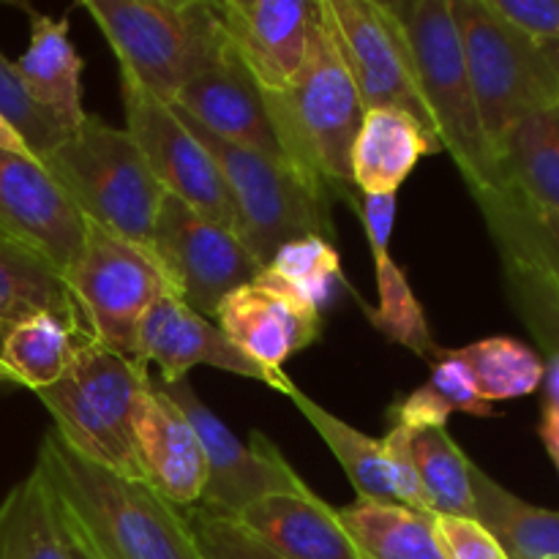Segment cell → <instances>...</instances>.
<instances>
[{"mask_svg":"<svg viewBox=\"0 0 559 559\" xmlns=\"http://www.w3.org/2000/svg\"><path fill=\"white\" fill-rule=\"evenodd\" d=\"M235 519L282 559H360L336 508L311 489L257 500Z\"/></svg>","mask_w":559,"mask_h":559,"instance_id":"cell-21","label":"cell"},{"mask_svg":"<svg viewBox=\"0 0 559 559\" xmlns=\"http://www.w3.org/2000/svg\"><path fill=\"white\" fill-rule=\"evenodd\" d=\"M486 140L500 156L516 126L559 104V76L538 41L489 0H451Z\"/></svg>","mask_w":559,"mask_h":559,"instance_id":"cell-8","label":"cell"},{"mask_svg":"<svg viewBox=\"0 0 559 559\" xmlns=\"http://www.w3.org/2000/svg\"><path fill=\"white\" fill-rule=\"evenodd\" d=\"M41 164L85 222L151 249L156 213L167 191L153 178L129 131L85 115Z\"/></svg>","mask_w":559,"mask_h":559,"instance_id":"cell-5","label":"cell"},{"mask_svg":"<svg viewBox=\"0 0 559 559\" xmlns=\"http://www.w3.org/2000/svg\"><path fill=\"white\" fill-rule=\"evenodd\" d=\"M66 284L98 342L126 358H134L136 331L147 309L173 293L151 249L93 222H85V243Z\"/></svg>","mask_w":559,"mask_h":559,"instance_id":"cell-9","label":"cell"},{"mask_svg":"<svg viewBox=\"0 0 559 559\" xmlns=\"http://www.w3.org/2000/svg\"><path fill=\"white\" fill-rule=\"evenodd\" d=\"M36 467L58 502L63 527L96 559H202L180 508L147 480L126 478L47 431Z\"/></svg>","mask_w":559,"mask_h":559,"instance_id":"cell-1","label":"cell"},{"mask_svg":"<svg viewBox=\"0 0 559 559\" xmlns=\"http://www.w3.org/2000/svg\"><path fill=\"white\" fill-rule=\"evenodd\" d=\"M98 342L80 311H41L0 328V364L33 393L55 385L87 344Z\"/></svg>","mask_w":559,"mask_h":559,"instance_id":"cell-23","label":"cell"},{"mask_svg":"<svg viewBox=\"0 0 559 559\" xmlns=\"http://www.w3.org/2000/svg\"><path fill=\"white\" fill-rule=\"evenodd\" d=\"M0 559H71L58 502L36 464L0 502Z\"/></svg>","mask_w":559,"mask_h":559,"instance_id":"cell-28","label":"cell"},{"mask_svg":"<svg viewBox=\"0 0 559 559\" xmlns=\"http://www.w3.org/2000/svg\"><path fill=\"white\" fill-rule=\"evenodd\" d=\"M473 374L484 402H511L524 399L540 388L546 377L544 360L527 344L511 336H491L453 349Z\"/></svg>","mask_w":559,"mask_h":559,"instance_id":"cell-33","label":"cell"},{"mask_svg":"<svg viewBox=\"0 0 559 559\" xmlns=\"http://www.w3.org/2000/svg\"><path fill=\"white\" fill-rule=\"evenodd\" d=\"M183 516L202 559H282L238 519L218 516L200 506L186 508Z\"/></svg>","mask_w":559,"mask_h":559,"instance_id":"cell-36","label":"cell"},{"mask_svg":"<svg viewBox=\"0 0 559 559\" xmlns=\"http://www.w3.org/2000/svg\"><path fill=\"white\" fill-rule=\"evenodd\" d=\"M0 115L14 126L16 134L27 145V151L41 162L55 145L69 136V131L49 118L31 96H27L25 85H22L20 74L14 69V60L5 58L0 52Z\"/></svg>","mask_w":559,"mask_h":559,"instance_id":"cell-35","label":"cell"},{"mask_svg":"<svg viewBox=\"0 0 559 559\" xmlns=\"http://www.w3.org/2000/svg\"><path fill=\"white\" fill-rule=\"evenodd\" d=\"M475 519L495 535L508 559H559V511L533 506L486 469L469 464Z\"/></svg>","mask_w":559,"mask_h":559,"instance_id":"cell-26","label":"cell"},{"mask_svg":"<svg viewBox=\"0 0 559 559\" xmlns=\"http://www.w3.org/2000/svg\"><path fill=\"white\" fill-rule=\"evenodd\" d=\"M453 413L491 418L495 407L484 402L462 358L453 349H445V355L431 369L429 380L404 399H399L388 415H391L393 424L407 426L413 431H424L431 429V426H445Z\"/></svg>","mask_w":559,"mask_h":559,"instance_id":"cell-31","label":"cell"},{"mask_svg":"<svg viewBox=\"0 0 559 559\" xmlns=\"http://www.w3.org/2000/svg\"><path fill=\"white\" fill-rule=\"evenodd\" d=\"M82 9L107 36L120 71L164 104L227 47L216 3L207 0H82Z\"/></svg>","mask_w":559,"mask_h":559,"instance_id":"cell-4","label":"cell"},{"mask_svg":"<svg viewBox=\"0 0 559 559\" xmlns=\"http://www.w3.org/2000/svg\"><path fill=\"white\" fill-rule=\"evenodd\" d=\"M151 371L102 342L82 349L55 385L36 391L60 440L98 467L142 478L134 448V415Z\"/></svg>","mask_w":559,"mask_h":559,"instance_id":"cell-7","label":"cell"},{"mask_svg":"<svg viewBox=\"0 0 559 559\" xmlns=\"http://www.w3.org/2000/svg\"><path fill=\"white\" fill-rule=\"evenodd\" d=\"M491 9L538 44H559V0H489Z\"/></svg>","mask_w":559,"mask_h":559,"instance_id":"cell-39","label":"cell"},{"mask_svg":"<svg viewBox=\"0 0 559 559\" xmlns=\"http://www.w3.org/2000/svg\"><path fill=\"white\" fill-rule=\"evenodd\" d=\"M546 396H544V418H540V440L546 451H559V353L546 369Z\"/></svg>","mask_w":559,"mask_h":559,"instance_id":"cell-40","label":"cell"},{"mask_svg":"<svg viewBox=\"0 0 559 559\" xmlns=\"http://www.w3.org/2000/svg\"><path fill=\"white\" fill-rule=\"evenodd\" d=\"M213 320L240 353L273 374H278L293 355L311 347L322 331L320 306L267 267L229 293Z\"/></svg>","mask_w":559,"mask_h":559,"instance_id":"cell-14","label":"cell"},{"mask_svg":"<svg viewBox=\"0 0 559 559\" xmlns=\"http://www.w3.org/2000/svg\"><path fill=\"white\" fill-rule=\"evenodd\" d=\"M134 360L147 366H156L162 371V382L186 380L194 366H213L227 374L257 380L262 385L276 388L278 393L287 391L289 380L284 371L262 369L260 364L240 353L233 342L222 333V328L207 317L197 314L194 309L183 304L175 293H164L156 304L142 317L140 331H136Z\"/></svg>","mask_w":559,"mask_h":559,"instance_id":"cell-15","label":"cell"},{"mask_svg":"<svg viewBox=\"0 0 559 559\" xmlns=\"http://www.w3.org/2000/svg\"><path fill=\"white\" fill-rule=\"evenodd\" d=\"M442 153L413 115L402 109H366L349 153L353 186L364 197L396 194L424 156Z\"/></svg>","mask_w":559,"mask_h":559,"instance_id":"cell-25","label":"cell"},{"mask_svg":"<svg viewBox=\"0 0 559 559\" xmlns=\"http://www.w3.org/2000/svg\"><path fill=\"white\" fill-rule=\"evenodd\" d=\"M393 11L407 33L420 96L442 151L456 158L473 191L497 218L511 200V189L480 123L451 0H402L393 3Z\"/></svg>","mask_w":559,"mask_h":559,"instance_id":"cell-2","label":"cell"},{"mask_svg":"<svg viewBox=\"0 0 559 559\" xmlns=\"http://www.w3.org/2000/svg\"><path fill=\"white\" fill-rule=\"evenodd\" d=\"M41 311H80V304L44 257L0 233V328Z\"/></svg>","mask_w":559,"mask_h":559,"instance_id":"cell-30","label":"cell"},{"mask_svg":"<svg viewBox=\"0 0 559 559\" xmlns=\"http://www.w3.org/2000/svg\"><path fill=\"white\" fill-rule=\"evenodd\" d=\"M0 233L66 278L85 243V218L38 158L0 151Z\"/></svg>","mask_w":559,"mask_h":559,"instance_id":"cell-16","label":"cell"},{"mask_svg":"<svg viewBox=\"0 0 559 559\" xmlns=\"http://www.w3.org/2000/svg\"><path fill=\"white\" fill-rule=\"evenodd\" d=\"M126 131L134 136L153 178L167 194L194 207L207 222L233 229V207L222 173L173 104L158 102L134 76L120 71ZM235 233V229H233Z\"/></svg>","mask_w":559,"mask_h":559,"instance_id":"cell-13","label":"cell"},{"mask_svg":"<svg viewBox=\"0 0 559 559\" xmlns=\"http://www.w3.org/2000/svg\"><path fill=\"white\" fill-rule=\"evenodd\" d=\"M66 538H69V549H71V559H96L91 555V551L85 549V546L80 544V540L76 538H71L69 535V530H66Z\"/></svg>","mask_w":559,"mask_h":559,"instance_id":"cell-42","label":"cell"},{"mask_svg":"<svg viewBox=\"0 0 559 559\" xmlns=\"http://www.w3.org/2000/svg\"><path fill=\"white\" fill-rule=\"evenodd\" d=\"M336 513L360 559H445L435 513L369 500L336 508Z\"/></svg>","mask_w":559,"mask_h":559,"instance_id":"cell-27","label":"cell"},{"mask_svg":"<svg viewBox=\"0 0 559 559\" xmlns=\"http://www.w3.org/2000/svg\"><path fill=\"white\" fill-rule=\"evenodd\" d=\"M413 453L429 513L475 519L473 480H469L473 459H467L445 426L415 431Z\"/></svg>","mask_w":559,"mask_h":559,"instance_id":"cell-32","label":"cell"},{"mask_svg":"<svg viewBox=\"0 0 559 559\" xmlns=\"http://www.w3.org/2000/svg\"><path fill=\"white\" fill-rule=\"evenodd\" d=\"M31 14V41L14 60V69L27 96L58 120L66 131H74L85 120L82 109V58L69 36L66 16H49L36 9Z\"/></svg>","mask_w":559,"mask_h":559,"instance_id":"cell-24","label":"cell"},{"mask_svg":"<svg viewBox=\"0 0 559 559\" xmlns=\"http://www.w3.org/2000/svg\"><path fill=\"white\" fill-rule=\"evenodd\" d=\"M162 382V380H158ZM164 393L180 407L194 426L207 462V484L200 508L218 516H238L251 502L271 495H300L309 486L289 467L284 453L262 431L251 435V442H240L229 426L197 396L186 380L162 382Z\"/></svg>","mask_w":559,"mask_h":559,"instance_id":"cell-11","label":"cell"},{"mask_svg":"<svg viewBox=\"0 0 559 559\" xmlns=\"http://www.w3.org/2000/svg\"><path fill=\"white\" fill-rule=\"evenodd\" d=\"M325 5L364 109H402L437 136L415 76L413 49L393 3L325 0Z\"/></svg>","mask_w":559,"mask_h":559,"instance_id":"cell-12","label":"cell"},{"mask_svg":"<svg viewBox=\"0 0 559 559\" xmlns=\"http://www.w3.org/2000/svg\"><path fill=\"white\" fill-rule=\"evenodd\" d=\"M540 47H544L546 58H549V63L555 66V71H557V76H559V44H540Z\"/></svg>","mask_w":559,"mask_h":559,"instance_id":"cell-43","label":"cell"},{"mask_svg":"<svg viewBox=\"0 0 559 559\" xmlns=\"http://www.w3.org/2000/svg\"><path fill=\"white\" fill-rule=\"evenodd\" d=\"M134 448L140 473L175 508L200 506L207 462L194 426L151 377L134 415Z\"/></svg>","mask_w":559,"mask_h":559,"instance_id":"cell-19","label":"cell"},{"mask_svg":"<svg viewBox=\"0 0 559 559\" xmlns=\"http://www.w3.org/2000/svg\"><path fill=\"white\" fill-rule=\"evenodd\" d=\"M173 107L229 145L260 153L273 162L293 164L278 136L265 93L260 91L243 60L235 55L229 38L216 63L180 87Z\"/></svg>","mask_w":559,"mask_h":559,"instance_id":"cell-17","label":"cell"},{"mask_svg":"<svg viewBox=\"0 0 559 559\" xmlns=\"http://www.w3.org/2000/svg\"><path fill=\"white\" fill-rule=\"evenodd\" d=\"M413 440H415V431L399 424H393L391 431L382 437V442H385L388 464H391L393 489H396L399 506H407L413 508V511L429 513L424 489H420V475H418V464H415Z\"/></svg>","mask_w":559,"mask_h":559,"instance_id":"cell-38","label":"cell"},{"mask_svg":"<svg viewBox=\"0 0 559 559\" xmlns=\"http://www.w3.org/2000/svg\"><path fill=\"white\" fill-rule=\"evenodd\" d=\"M287 156L328 191L353 189L349 153L364 123V104L347 69L325 0L314 3L309 49L282 93H265Z\"/></svg>","mask_w":559,"mask_h":559,"instance_id":"cell-3","label":"cell"},{"mask_svg":"<svg viewBox=\"0 0 559 559\" xmlns=\"http://www.w3.org/2000/svg\"><path fill=\"white\" fill-rule=\"evenodd\" d=\"M317 0H227L216 3L224 33L262 93H282L309 49Z\"/></svg>","mask_w":559,"mask_h":559,"instance_id":"cell-18","label":"cell"},{"mask_svg":"<svg viewBox=\"0 0 559 559\" xmlns=\"http://www.w3.org/2000/svg\"><path fill=\"white\" fill-rule=\"evenodd\" d=\"M11 385H14V380H11V374L3 369V364H0V388H11Z\"/></svg>","mask_w":559,"mask_h":559,"instance_id":"cell-44","label":"cell"},{"mask_svg":"<svg viewBox=\"0 0 559 559\" xmlns=\"http://www.w3.org/2000/svg\"><path fill=\"white\" fill-rule=\"evenodd\" d=\"M500 164L513 202L559 254V104L513 129Z\"/></svg>","mask_w":559,"mask_h":559,"instance_id":"cell-22","label":"cell"},{"mask_svg":"<svg viewBox=\"0 0 559 559\" xmlns=\"http://www.w3.org/2000/svg\"><path fill=\"white\" fill-rule=\"evenodd\" d=\"M360 218H364L366 238H369V251L377 273V295H380L377 309H369V320L391 342L402 344L409 353L437 364L445 355V349L431 336L424 306H420L418 295L413 293L407 276H404V271L396 265V260L391 254L396 194L364 197Z\"/></svg>","mask_w":559,"mask_h":559,"instance_id":"cell-20","label":"cell"},{"mask_svg":"<svg viewBox=\"0 0 559 559\" xmlns=\"http://www.w3.org/2000/svg\"><path fill=\"white\" fill-rule=\"evenodd\" d=\"M435 530L445 559H508L478 519L435 513Z\"/></svg>","mask_w":559,"mask_h":559,"instance_id":"cell-37","label":"cell"},{"mask_svg":"<svg viewBox=\"0 0 559 559\" xmlns=\"http://www.w3.org/2000/svg\"><path fill=\"white\" fill-rule=\"evenodd\" d=\"M0 151H9V153H20V156H33L31 151H27V145L22 142V136L16 134L14 126L9 123V120L0 115ZM36 158V156H33Z\"/></svg>","mask_w":559,"mask_h":559,"instance_id":"cell-41","label":"cell"},{"mask_svg":"<svg viewBox=\"0 0 559 559\" xmlns=\"http://www.w3.org/2000/svg\"><path fill=\"white\" fill-rule=\"evenodd\" d=\"M284 396H287L289 402L300 409V415L314 426V431L322 437L328 451L336 456V462L342 464V469L347 473L358 500L399 506L396 489H393L391 464H388L385 442L377 440V437L364 435V431H358L355 426L344 424L338 415H333L331 409H325L320 402H314V399H311L309 393L300 391L295 382H289Z\"/></svg>","mask_w":559,"mask_h":559,"instance_id":"cell-29","label":"cell"},{"mask_svg":"<svg viewBox=\"0 0 559 559\" xmlns=\"http://www.w3.org/2000/svg\"><path fill=\"white\" fill-rule=\"evenodd\" d=\"M151 254L167 276L169 289L207 320H213L229 293L262 271L233 229L207 222L173 194H164L158 205Z\"/></svg>","mask_w":559,"mask_h":559,"instance_id":"cell-10","label":"cell"},{"mask_svg":"<svg viewBox=\"0 0 559 559\" xmlns=\"http://www.w3.org/2000/svg\"><path fill=\"white\" fill-rule=\"evenodd\" d=\"M265 267L320 309L342 278V257L336 246L317 235L282 246Z\"/></svg>","mask_w":559,"mask_h":559,"instance_id":"cell-34","label":"cell"},{"mask_svg":"<svg viewBox=\"0 0 559 559\" xmlns=\"http://www.w3.org/2000/svg\"><path fill=\"white\" fill-rule=\"evenodd\" d=\"M549 456H551V462H555V467H557V473H559V451H549Z\"/></svg>","mask_w":559,"mask_h":559,"instance_id":"cell-45","label":"cell"},{"mask_svg":"<svg viewBox=\"0 0 559 559\" xmlns=\"http://www.w3.org/2000/svg\"><path fill=\"white\" fill-rule=\"evenodd\" d=\"M178 115L216 162L233 207L235 235L262 267L276 257L282 246L293 240L311 238V235L333 240V224L328 213L331 191L320 180L287 162H273L260 153L229 145L186 118L183 112Z\"/></svg>","mask_w":559,"mask_h":559,"instance_id":"cell-6","label":"cell"}]
</instances>
